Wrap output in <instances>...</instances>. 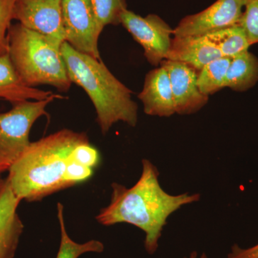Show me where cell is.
I'll use <instances>...</instances> for the list:
<instances>
[{"instance_id": "cell-13", "label": "cell", "mask_w": 258, "mask_h": 258, "mask_svg": "<svg viewBox=\"0 0 258 258\" xmlns=\"http://www.w3.org/2000/svg\"><path fill=\"white\" fill-rule=\"evenodd\" d=\"M223 57L205 35L174 36L166 60L183 62L200 72L212 61Z\"/></svg>"}, {"instance_id": "cell-14", "label": "cell", "mask_w": 258, "mask_h": 258, "mask_svg": "<svg viewBox=\"0 0 258 258\" xmlns=\"http://www.w3.org/2000/svg\"><path fill=\"white\" fill-rule=\"evenodd\" d=\"M62 95L30 87L20 79L8 54L0 55V100L14 105L27 101H42Z\"/></svg>"}, {"instance_id": "cell-5", "label": "cell", "mask_w": 258, "mask_h": 258, "mask_svg": "<svg viewBox=\"0 0 258 258\" xmlns=\"http://www.w3.org/2000/svg\"><path fill=\"white\" fill-rule=\"evenodd\" d=\"M56 99L27 101L13 105L9 111L0 113V167L5 171L18 160L31 142L32 125L40 117L47 115V106Z\"/></svg>"}, {"instance_id": "cell-20", "label": "cell", "mask_w": 258, "mask_h": 258, "mask_svg": "<svg viewBox=\"0 0 258 258\" xmlns=\"http://www.w3.org/2000/svg\"><path fill=\"white\" fill-rule=\"evenodd\" d=\"M240 25L244 29L250 45L258 42V0H249L241 18Z\"/></svg>"}, {"instance_id": "cell-8", "label": "cell", "mask_w": 258, "mask_h": 258, "mask_svg": "<svg viewBox=\"0 0 258 258\" xmlns=\"http://www.w3.org/2000/svg\"><path fill=\"white\" fill-rule=\"evenodd\" d=\"M249 0H217L207 9L183 18L173 30L174 36L205 35L240 24Z\"/></svg>"}, {"instance_id": "cell-18", "label": "cell", "mask_w": 258, "mask_h": 258, "mask_svg": "<svg viewBox=\"0 0 258 258\" xmlns=\"http://www.w3.org/2000/svg\"><path fill=\"white\" fill-rule=\"evenodd\" d=\"M57 208L61 240L60 249L56 258H78L81 254L87 252L101 253L104 250V245L98 240H90L83 244L78 243L73 240L68 234L64 225L63 205L61 203H57Z\"/></svg>"}, {"instance_id": "cell-11", "label": "cell", "mask_w": 258, "mask_h": 258, "mask_svg": "<svg viewBox=\"0 0 258 258\" xmlns=\"http://www.w3.org/2000/svg\"><path fill=\"white\" fill-rule=\"evenodd\" d=\"M138 97L143 103L146 114L169 117L176 113L169 74L162 66L148 73Z\"/></svg>"}, {"instance_id": "cell-19", "label": "cell", "mask_w": 258, "mask_h": 258, "mask_svg": "<svg viewBox=\"0 0 258 258\" xmlns=\"http://www.w3.org/2000/svg\"><path fill=\"white\" fill-rule=\"evenodd\" d=\"M90 3L102 31L107 25L120 24L122 13L127 10L125 0H90Z\"/></svg>"}, {"instance_id": "cell-24", "label": "cell", "mask_w": 258, "mask_h": 258, "mask_svg": "<svg viewBox=\"0 0 258 258\" xmlns=\"http://www.w3.org/2000/svg\"><path fill=\"white\" fill-rule=\"evenodd\" d=\"M5 183H6V179H3V178L2 177L1 174H0V193L3 191Z\"/></svg>"}, {"instance_id": "cell-4", "label": "cell", "mask_w": 258, "mask_h": 258, "mask_svg": "<svg viewBox=\"0 0 258 258\" xmlns=\"http://www.w3.org/2000/svg\"><path fill=\"white\" fill-rule=\"evenodd\" d=\"M62 43L20 23L12 24L8 32V55L27 86L48 85L67 92L72 82L62 57Z\"/></svg>"}, {"instance_id": "cell-16", "label": "cell", "mask_w": 258, "mask_h": 258, "mask_svg": "<svg viewBox=\"0 0 258 258\" xmlns=\"http://www.w3.org/2000/svg\"><path fill=\"white\" fill-rule=\"evenodd\" d=\"M223 57H234L248 50L250 44L240 24L205 35Z\"/></svg>"}, {"instance_id": "cell-6", "label": "cell", "mask_w": 258, "mask_h": 258, "mask_svg": "<svg viewBox=\"0 0 258 258\" xmlns=\"http://www.w3.org/2000/svg\"><path fill=\"white\" fill-rule=\"evenodd\" d=\"M62 22L66 41L75 50L101 60L98 26L90 0H62Z\"/></svg>"}, {"instance_id": "cell-2", "label": "cell", "mask_w": 258, "mask_h": 258, "mask_svg": "<svg viewBox=\"0 0 258 258\" xmlns=\"http://www.w3.org/2000/svg\"><path fill=\"white\" fill-rule=\"evenodd\" d=\"M142 175L132 187L112 183L111 202L96 217L104 226L127 223L136 226L146 234L144 246L153 254L159 247L163 229L171 215L181 207L196 203L200 194L172 195L159 183V171L150 160L143 159Z\"/></svg>"}, {"instance_id": "cell-22", "label": "cell", "mask_w": 258, "mask_h": 258, "mask_svg": "<svg viewBox=\"0 0 258 258\" xmlns=\"http://www.w3.org/2000/svg\"><path fill=\"white\" fill-rule=\"evenodd\" d=\"M227 258H258V244L248 248H242L234 244Z\"/></svg>"}, {"instance_id": "cell-9", "label": "cell", "mask_w": 258, "mask_h": 258, "mask_svg": "<svg viewBox=\"0 0 258 258\" xmlns=\"http://www.w3.org/2000/svg\"><path fill=\"white\" fill-rule=\"evenodd\" d=\"M13 20L33 31L66 41L62 0H16Z\"/></svg>"}, {"instance_id": "cell-23", "label": "cell", "mask_w": 258, "mask_h": 258, "mask_svg": "<svg viewBox=\"0 0 258 258\" xmlns=\"http://www.w3.org/2000/svg\"><path fill=\"white\" fill-rule=\"evenodd\" d=\"M184 258H198V252H197L196 251H194V252L190 254L189 257ZM200 258H208V257L207 256L206 254L203 253L201 256H200Z\"/></svg>"}, {"instance_id": "cell-7", "label": "cell", "mask_w": 258, "mask_h": 258, "mask_svg": "<svg viewBox=\"0 0 258 258\" xmlns=\"http://www.w3.org/2000/svg\"><path fill=\"white\" fill-rule=\"evenodd\" d=\"M123 25L134 40L143 47L144 56L153 66L166 60L170 49L173 29L157 15L143 17L126 10L120 17Z\"/></svg>"}, {"instance_id": "cell-12", "label": "cell", "mask_w": 258, "mask_h": 258, "mask_svg": "<svg viewBox=\"0 0 258 258\" xmlns=\"http://www.w3.org/2000/svg\"><path fill=\"white\" fill-rule=\"evenodd\" d=\"M20 202L6 178L4 188L0 193V258H13L16 253L24 230L18 213Z\"/></svg>"}, {"instance_id": "cell-25", "label": "cell", "mask_w": 258, "mask_h": 258, "mask_svg": "<svg viewBox=\"0 0 258 258\" xmlns=\"http://www.w3.org/2000/svg\"><path fill=\"white\" fill-rule=\"evenodd\" d=\"M4 169H3V168L0 167V174H2V173L5 172Z\"/></svg>"}, {"instance_id": "cell-3", "label": "cell", "mask_w": 258, "mask_h": 258, "mask_svg": "<svg viewBox=\"0 0 258 258\" xmlns=\"http://www.w3.org/2000/svg\"><path fill=\"white\" fill-rule=\"evenodd\" d=\"M62 57L71 82L87 93L96 112V121L102 134L123 121L134 127L138 122V106L132 91L116 79L101 60L80 52L64 42Z\"/></svg>"}, {"instance_id": "cell-15", "label": "cell", "mask_w": 258, "mask_h": 258, "mask_svg": "<svg viewBox=\"0 0 258 258\" xmlns=\"http://www.w3.org/2000/svg\"><path fill=\"white\" fill-rule=\"evenodd\" d=\"M258 81V59L248 50L232 57L227 70L224 88L244 92Z\"/></svg>"}, {"instance_id": "cell-21", "label": "cell", "mask_w": 258, "mask_h": 258, "mask_svg": "<svg viewBox=\"0 0 258 258\" xmlns=\"http://www.w3.org/2000/svg\"><path fill=\"white\" fill-rule=\"evenodd\" d=\"M16 0H0V55L8 54V32Z\"/></svg>"}, {"instance_id": "cell-17", "label": "cell", "mask_w": 258, "mask_h": 258, "mask_svg": "<svg viewBox=\"0 0 258 258\" xmlns=\"http://www.w3.org/2000/svg\"><path fill=\"white\" fill-rule=\"evenodd\" d=\"M232 57H222L207 64L198 73V86L200 92L209 96L224 88L227 70Z\"/></svg>"}, {"instance_id": "cell-1", "label": "cell", "mask_w": 258, "mask_h": 258, "mask_svg": "<svg viewBox=\"0 0 258 258\" xmlns=\"http://www.w3.org/2000/svg\"><path fill=\"white\" fill-rule=\"evenodd\" d=\"M101 163L85 132L62 129L31 142L8 170L7 179L21 201L44 198L86 182Z\"/></svg>"}, {"instance_id": "cell-10", "label": "cell", "mask_w": 258, "mask_h": 258, "mask_svg": "<svg viewBox=\"0 0 258 258\" xmlns=\"http://www.w3.org/2000/svg\"><path fill=\"white\" fill-rule=\"evenodd\" d=\"M167 71L175 102L176 113L190 115L208 103L209 96L200 92L198 86V72L188 64L164 60L160 63Z\"/></svg>"}]
</instances>
